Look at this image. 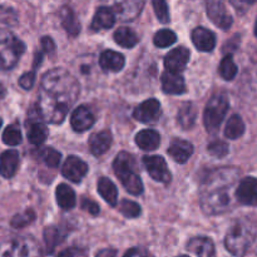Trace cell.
Listing matches in <instances>:
<instances>
[{
	"mask_svg": "<svg viewBox=\"0 0 257 257\" xmlns=\"http://www.w3.org/2000/svg\"><path fill=\"white\" fill-rule=\"evenodd\" d=\"M122 22H132L143 9V0H102Z\"/></svg>",
	"mask_w": 257,
	"mask_h": 257,
	"instance_id": "obj_8",
	"label": "cell"
},
{
	"mask_svg": "<svg viewBox=\"0 0 257 257\" xmlns=\"http://www.w3.org/2000/svg\"><path fill=\"white\" fill-rule=\"evenodd\" d=\"M190 60V50L186 47H178L171 50L165 57L166 69L173 73H181L185 70Z\"/></svg>",
	"mask_w": 257,
	"mask_h": 257,
	"instance_id": "obj_16",
	"label": "cell"
},
{
	"mask_svg": "<svg viewBox=\"0 0 257 257\" xmlns=\"http://www.w3.org/2000/svg\"><path fill=\"white\" fill-rule=\"evenodd\" d=\"M143 165L155 181L168 185L171 182V172L162 156H145Z\"/></svg>",
	"mask_w": 257,
	"mask_h": 257,
	"instance_id": "obj_10",
	"label": "cell"
},
{
	"mask_svg": "<svg viewBox=\"0 0 257 257\" xmlns=\"http://www.w3.org/2000/svg\"><path fill=\"white\" fill-rule=\"evenodd\" d=\"M27 133L28 140L34 146H40L47 140L48 130L44 123H43V118L39 114V112L35 117L29 114V118L27 119Z\"/></svg>",
	"mask_w": 257,
	"mask_h": 257,
	"instance_id": "obj_15",
	"label": "cell"
},
{
	"mask_svg": "<svg viewBox=\"0 0 257 257\" xmlns=\"http://www.w3.org/2000/svg\"><path fill=\"white\" fill-rule=\"evenodd\" d=\"M187 251L192 255L202 257H211L216 253L215 245L208 237L191 238L187 243Z\"/></svg>",
	"mask_w": 257,
	"mask_h": 257,
	"instance_id": "obj_22",
	"label": "cell"
},
{
	"mask_svg": "<svg viewBox=\"0 0 257 257\" xmlns=\"http://www.w3.org/2000/svg\"><path fill=\"white\" fill-rule=\"evenodd\" d=\"M161 113H162V108H161V103L155 98L145 100L141 103L133 112V117L141 123H155L160 119Z\"/></svg>",
	"mask_w": 257,
	"mask_h": 257,
	"instance_id": "obj_11",
	"label": "cell"
},
{
	"mask_svg": "<svg viewBox=\"0 0 257 257\" xmlns=\"http://www.w3.org/2000/svg\"><path fill=\"white\" fill-rule=\"evenodd\" d=\"M3 142L8 146H18L22 143V131L18 124H10L3 133Z\"/></svg>",
	"mask_w": 257,
	"mask_h": 257,
	"instance_id": "obj_35",
	"label": "cell"
},
{
	"mask_svg": "<svg viewBox=\"0 0 257 257\" xmlns=\"http://www.w3.org/2000/svg\"><path fill=\"white\" fill-rule=\"evenodd\" d=\"M68 235V230L62 226H50L44 230V241L47 245L48 251L52 252L59 243L65 240Z\"/></svg>",
	"mask_w": 257,
	"mask_h": 257,
	"instance_id": "obj_26",
	"label": "cell"
},
{
	"mask_svg": "<svg viewBox=\"0 0 257 257\" xmlns=\"http://www.w3.org/2000/svg\"><path fill=\"white\" fill-rule=\"evenodd\" d=\"M98 192L102 196L103 200L110 205L112 207L117 206L118 201V190L114 183L107 177H102L98 181Z\"/></svg>",
	"mask_w": 257,
	"mask_h": 257,
	"instance_id": "obj_29",
	"label": "cell"
},
{
	"mask_svg": "<svg viewBox=\"0 0 257 257\" xmlns=\"http://www.w3.org/2000/svg\"><path fill=\"white\" fill-rule=\"evenodd\" d=\"M135 158L131 153L120 152L113 162V170L125 190L131 195L138 196L143 192V183L140 176L136 173Z\"/></svg>",
	"mask_w": 257,
	"mask_h": 257,
	"instance_id": "obj_3",
	"label": "cell"
},
{
	"mask_svg": "<svg viewBox=\"0 0 257 257\" xmlns=\"http://www.w3.org/2000/svg\"><path fill=\"white\" fill-rule=\"evenodd\" d=\"M95 122V117L93 110L90 109L88 105L82 104L79 107L75 108V110L73 112L72 117H70V124H72L73 130L75 132H85V131L89 130Z\"/></svg>",
	"mask_w": 257,
	"mask_h": 257,
	"instance_id": "obj_14",
	"label": "cell"
},
{
	"mask_svg": "<svg viewBox=\"0 0 257 257\" xmlns=\"http://www.w3.org/2000/svg\"><path fill=\"white\" fill-rule=\"evenodd\" d=\"M5 88H4V85L2 84V83H0V99H2V98H4V95H5Z\"/></svg>",
	"mask_w": 257,
	"mask_h": 257,
	"instance_id": "obj_49",
	"label": "cell"
},
{
	"mask_svg": "<svg viewBox=\"0 0 257 257\" xmlns=\"http://www.w3.org/2000/svg\"><path fill=\"white\" fill-rule=\"evenodd\" d=\"M240 170L221 167L208 171L200 188V205L203 213L217 216L227 213L235 207L236 190L240 181Z\"/></svg>",
	"mask_w": 257,
	"mask_h": 257,
	"instance_id": "obj_2",
	"label": "cell"
},
{
	"mask_svg": "<svg viewBox=\"0 0 257 257\" xmlns=\"http://www.w3.org/2000/svg\"><path fill=\"white\" fill-rule=\"evenodd\" d=\"M112 145V133L109 131H100L89 138V150L94 156H102L109 150Z\"/></svg>",
	"mask_w": 257,
	"mask_h": 257,
	"instance_id": "obj_23",
	"label": "cell"
},
{
	"mask_svg": "<svg viewBox=\"0 0 257 257\" xmlns=\"http://www.w3.org/2000/svg\"><path fill=\"white\" fill-rule=\"evenodd\" d=\"M39 245L29 237H13L0 240V256H38Z\"/></svg>",
	"mask_w": 257,
	"mask_h": 257,
	"instance_id": "obj_7",
	"label": "cell"
},
{
	"mask_svg": "<svg viewBox=\"0 0 257 257\" xmlns=\"http://www.w3.org/2000/svg\"><path fill=\"white\" fill-rule=\"evenodd\" d=\"M114 42L123 48H133L138 43V35L131 28L122 27L114 33Z\"/></svg>",
	"mask_w": 257,
	"mask_h": 257,
	"instance_id": "obj_31",
	"label": "cell"
},
{
	"mask_svg": "<svg viewBox=\"0 0 257 257\" xmlns=\"http://www.w3.org/2000/svg\"><path fill=\"white\" fill-rule=\"evenodd\" d=\"M197 118V109L191 102L183 103L177 113V122L183 130H191L195 125Z\"/></svg>",
	"mask_w": 257,
	"mask_h": 257,
	"instance_id": "obj_28",
	"label": "cell"
},
{
	"mask_svg": "<svg viewBox=\"0 0 257 257\" xmlns=\"http://www.w3.org/2000/svg\"><path fill=\"white\" fill-rule=\"evenodd\" d=\"M85 251L84 250H79V248H75V247H72L69 248V250H65V251H62V252L59 253V256H83L85 255Z\"/></svg>",
	"mask_w": 257,
	"mask_h": 257,
	"instance_id": "obj_46",
	"label": "cell"
},
{
	"mask_svg": "<svg viewBox=\"0 0 257 257\" xmlns=\"http://www.w3.org/2000/svg\"><path fill=\"white\" fill-rule=\"evenodd\" d=\"M60 20H62V25L68 34L72 35V37H77L79 34L80 23L78 22L70 8H63L62 12H60Z\"/></svg>",
	"mask_w": 257,
	"mask_h": 257,
	"instance_id": "obj_30",
	"label": "cell"
},
{
	"mask_svg": "<svg viewBox=\"0 0 257 257\" xmlns=\"http://www.w3.org/2000/svg\"><path fill=\"white\" fill-rule=\"evenodd\" d=\"M177 37H176L175 33L170 29H162L160 32H157L153 37V43H155L156 47L158 48H167L171 47L172 44H175Z\"/></svg>",
	"mask_w": 257,
	"mask_h": 257,
	"instance_id": "obj_34",
	"label": "cell"
},
{
	"mask_svg": "<svg viewBox=\"0 0 257 257\" xmlns=\"http://www.w3.org/2000/svg\"><path fill=\"white\" fill-rule=\"evenodd\" d=\"M136 143L143 151L157 150L161 143L160 133L155 130H143L136 136Z\"/></svg>",
	"mask_w": 257,
	"mask_h": 257,
	"instance_id": "obj_25",
	"label": "cell"
},
{
	"mask_svg": "<svg viewBox=\"0 0 257 257\" xmlns=\"http://www.w3.org/2000/svg\"><path fill=\"white\" fill-rule=\"evenodd\" d=\"M25 45L22 40L10 33L0 34V70H9L15 67L24 53Z\"/></svg>",
	"mask_w": 257,
	"mask_h": 257,
	"instance_id": "obj_5",
	"label": "cell"
},
{
	"mask_svg": "<svg viewBox=\"0 0 257 257\" xmlns=\"http://www.w3.org/2000/svg\"><path fill=\"white\" fill-rule=\"evenodd\" d=\"M153 9L158 20L163 24H167L170 22V12H168V5L166 0H152Z\"/></svg>",
	"mask_w": 257,
	"mask_h": 257,
	"instance_id": "obj_40",
	"label": "cell"
},
{
	"mask_svg": "<svg viewBox=\"0 0 257 257\" xmlns=\"http://www.w3.org/2000/svg\"><path fill=\"white\" fill-rule=\"evenodd\" d=\"M207 15L213 24L223 30L230 29L232 25V17L225 7V0H205Z\"/></svg>",
	"mask_w": 257,
	"mask_h": 257,
	"instance_id": "obj_9",
	"label": "cell"
},
{
	"mask_svg": "<svg viewBox=\"0 0 257 257\" xmlns=\"http://www.w3.org/2000/svg\"><path fill=\"white\" fill-rule=\"evenodd\" d=\"M142 256V255H147V251L145 250H140V248H132V250L127 251L124 253V256Z\"/></svg>",
	"mask_w": 257,
	"mask_h": 257,
	"instance_id": "obj_47",
	"label": "cell"
},
{
	"mask_svg": "<svg viewBox=\"0 0 257 257\" xmlns=\"http://www.w3.org/2000/svg\"><path fill=\"white\" fill-rule=\"evenodd\" d=\"M62 173L67 180L78 183L88 173V165L77 156H69L63 165Z\"/></svg>",
	"mask_w": 257,
	"mask_h": 257,
	"instance_id": "obj_13",
	"label": "cell"
},
{
	"mask_svg": "<svg viewBox=\"0 0 257 257\" xmlns=\"http://www.w3.org/2000/svg\"><path fill=\"white\" fill-rule=\"evenodd\" d=\"M236 200L241 205L257 207V178L246 177L236 188Z\"/></svg>",
	"mask_w": 257,
	"mask_h": 257,
	"instance_id": "obj_12",
	"label": "cell"
},
{
	"mask_svg": "<svg viewBox=\"0 0 257 257\" xmlns=\"http://www.w3.org/2000/svg\"><path fill=\"white\" fill-rule=\"evenodd\" d=\"M125 64L123 54L114 50H104L99 57V65L104 72H119Z\"/></svg>",
	"mask_w": 257,
	"mask_h": 257,
	"instance_id": "obj_21",
	"label": "cell"
},
{
	"mask_svg": "<svg viewBox=\"0 0 257 257\" xmlns=\"http://www.w3.org/2000/svg\"><path fill=\"white\" fill-rule=\"evenodd\" d=\"M228 99L222 94L213 95L208 100L203 113V124L210 133H216L228 110Z\"/></svg>",
	"mask_w": 257,
	"mask_h": 257,
	"instance_id": "obj_6",
	"label": "cell"
},
{
	"mask_svg": "<svg viewBox=\"0 0 257 257\" xmlns=\"http://www.w3.org/2000/svg\"><path fill=\"white\" fill-rule=\"evenodd\" d=\"M82 208L84 211H88V212L93 216H97L98 213L100 212V208H99V206H98V203L94 202V201L89 200V198H83Z\"/></svg>",
	"mask_w": 257,
	"mask_h": 257,
	"instance_id": "obj_44",
	"label": "cell"
},
{
	"mask_svg": "<svg viewBox=\"0 0 257 257\" xmlns=\"http://www.w3.org/2000/svg\"><path fill=\"white\" fill-rule=\"evenodd\" d=\"M55 196H57V203L62 210H72L77 203V198H75V192L73 191L72 187H69L65 183H60L55 191Z\"/></svg>",
	"mask_w": 257,
	"mask_h": 257,
	"instance_id": "obj_27",
	"label": "cell"
},
{
	"mask_svg": "<svg viewBox=\"0 0 257 257\" xmlns=\"http://www.w3.org/2000/svg\"><path fill=\"white\" fill-rule=\"evenodd\" d=\"M218 73L225 80H232L237 74V65L233 62L232 57L230 54L226 55L220 63L218 67Z\"/></svg>",
	"mask_w": 257,
	"mask_h": 257,
	"instance_id": "obj_33",
	"label": "cell"
},
{
	"mask_svg": "<svg viewBox=\"0 0 257 257\" xmlns=\"http://www.w3.org/2000/svg\"><path fill=\"white\" fill-rule=\"evenodd\" d=\"M19 22L18 13L9 5H0V23L7 25H15Z\"/></svg>",
	"mask_w": 257,
	"mask_h": 257,
	"instance_id": "obj_38",
	"label": "cell"
},
{
	"mask_svg": "<svg viewBox=\"0 0 257 257\" xmlns=\"http://www.w3.org/2000/svg\"><path fill=\"white\" fill-rule=\"evenodd\" d=\"M42 47L44 49V52L47 53H52L54 50V42L50 37H43L42 38Z\"/></svg>",
	"mask_w": 257,
	"mask_h": 257,
	"instance_id": "obj_45",
	"label": "cell"
},
{
	"mask_svg": "<svg viewBox=\"0 0 257 257\" xmlns=\"http://www.w3.org/2000/svg\"><path fill=\"white\" fill-rule=\"evenodd\" d=\"M161 82H162L163 92L167 93V94L180 95L186 93V90H187L185 79H183L180 73H173L167 70L161 77Z\"/></svg>",
	"mask_w": 257,
	"mask_h": 257,
	"instance_id": "obj_17",
	"label": "cell"
},
{
	"mask_svg": "<svg viewBox=\"0 0 257 257\" xmlns=\"http://www.w3.org/2000/svg\"><path fill=\"white\" fill-rule=\"evenodd\" d=\"M257 2V0H230L231 4L233 5L237 13L240 14H245L246 12H248L251 7Z\"/></svg>",
	"mask_w": 257,
	"mask_h": 257,
	"instance_id": "obj_43",
	"label": "cell"
},
{
	"mask_svg": "<svg viewBox=\"0 0 257 257\" xmlns=\"http://www.w3.org/2000/svg\"><path fill=\"white\" fill-rule=\"evenodd\" d=\"M245 133V123L238 114H233L228 119L225 128V136L230 140H237Z\"/></svg>",
	"mask_w": 257,
	"mask_h": 257,
	"instance_id": "obj_32",
	"label": "cell"
},
{
	"mask_svg": "<svg viewBox=\"0 0 257 257\" xmlns=\"http://www.w3.org/2000/svg\"><path fill=\"white\" fill-rule=\"evenodd\" d=\"M193 153V146L188 141L173 140L168 147V155L177 163H186Z\"/></svg>",
	"mask_w": 257,
	"mask_h": 257,
	"instance_id": "obj_20",
	"label": "cell"
},
{
	"mask_svg": "<svg viewBox=\"0 0 257 257\" xmlns=\"http://www.w3.org/2000/svg\"><path fill=\"white\" fill-rule=\"evenodd\" d=\"M79 83L74 75L63 68L48 70L40 80L38 112L43 120L60 124L79 95Z\"/></svg>",
	"mask_w": 257,
	"mask_h": 257,
	"instance_id": "obj_1",
	"label": "cell"
},
{
	"mask_svg": "<svg viewBox=\"0 0 257 257\" xmlns=\"http://www.w3.org/2000/svg\"><path fill=\"white\" fill-rule=\"evenodd\" d=\"M192 43L200 52H211L216 47V37L211 30L197 27L192 32Z\"/></svg>",
	"mask_w": 257,
	"mask_h": 257,
	"instance_id": "obj_18",
	"label": "cell"
},
{
	"mask_svg": "<svg viewBox=\"0 0 257 257\" xmlns=\"http://www.w3.org/2000/svg\"><path fill=\"white\" fill-rule=\"evenodd\" d=\"M255 35L257 37V19H256V24H255Z\"/></svg>",
	"mask_w": 257,
	"mask_h": 257,
	"instance_id": "obj_50",
	"label": "cell"
},
{
	"mask_svg": "<svg viewBox=\"0 0 257 257\" xmlns=\"http://www.w3.org/2000/svg\"><path fill=\"white\" fill-rule=\"evenodd\" d=\"M35 220V213L33 210H27L23 213H18L13 217L10 225L14 228H24L25 226L30 225Z\"/></svg>",
	"mask_w": 257,
	"mask_h": 257,
	"instance_id": "obj_37",
	"label": "cell"
},
{
	"mask_svg": "<svg viewBox=\"0 0 257 257\" xmlns=\"http://www.w3.org/2000/svg\"><path fill=\"white\" fill-rule=\"evenodd\" d=\"M2 124H3V120H2V118H0V127H2Z\"/></svg>",
	"mask_w": 257,
	"mask_h": 257,
	"instance_id": "obj_51",
	"label": "cell"
},
{
	"mask_svg": "<svg viewBox=\"0 0 257 257\" xmlns=\"http://www.w3.org/2000/svg\"><path fill=\"white\" fill-rule=\"evenodd\" d=\"M19 153L15 150L5 151L0 155V175L4 178H12L19 167Z\"/></svg>",
	"mask_w": 257,
	"mask_h": 257,
	"instance_id": "obj_19",
	"label": "cell"
},
{
	"mask_svg": "<svg viewBox=\"0 0 257 257\" xmlns=\"http://www.w3.org/2000/svg\"><path fill=\"white\" fill-rule=\"evenodd\" d=\"M119 211L127 218H136L141 215V206L130 200H123L119 205Z\"/></svg>",
	"mask_w": 257,
	"mask_h": 257,
	"instance_id": "obj_39",
	"label": "cell"
},
{
	"mask_svg": "<svg viewBox=\"0 0 257 257\" xmlns=\"http://www.w3.org/2000/svg\"><path fill=\"white\" fill-rule=\"evenodd\" d=\"M207 151L211 156H213V157L223 158L225 156H227L230 148H228L227 143L223 142V141H213V142H211L210 145H208Z\"/></svg>",
	"mask_w": 257,
	"mask_h": 257,
	"instance_id": "obj_41",
	"label": "cell"
},
{
	"mask_svg": "<svg viewBox=\"0 0 257 257\" xmlns=\"http://www.w3.org/2000/svg\"><path fill=\"white\" fill-rule=\"evenodd\" d=\"M35 83V69L32 70V72L24 73V74L20 77L19 84L23 89H32L33 85Z\"/></svg>",
	"mask_w": 257,
	"mask_h": 257,
	"instance_id": "obj_42",
	"label": "cell"
},
{
	"mask_svg": "<svg viewBox=\"0 0 257 257\" xmlns=\"http://www.w3.org/2000/svg\"><path fill=\"white\" fill-rule=\"evenodd\" d=\"M40 158L43 160V162L50 168H57L59 166L60 160H62V155H60L58 151H55L54 148H45L40 153Z\"/></svg>",
	"mask_w": 257,
	"mask_h": 257,
	"instance_id": "obj_36",
	"label": "cell"
},
{
	"mask_svg": "<svg viewBox=\"0 0 257 257\" xmlns=\"http://www.w3.org/2000/svg\"><path fill=\"white\" fill-rule=\"evenodd\" d=\"M255 230L250 223L245 221L235 223L227 232L225 246L232 255L243 256L255 241Z\"/></svg>",
	"mask_w": 257,
	"mask_h": 257,
	"instance_id": "obj_4",
	"label": "cell"
},
{
	"mask_svg": "<svg viewBox=\"0 0 257 257\" xmlns=\"http://www.w3.org/2000/svg\"><path fill=\"white\" fill-rule=\"evenodd\" d=\"M115 23V15L112 10L108 7H100L99 9L95 12L94 17L92 20V27L93 30H105L110 29Z\"/></svg>",
	"mask_w": 257,
	"mask_h": 257,
	"instance_id": "obj_24",
	"label": "cell"
},
{
	"mask_svg": "<svg viewBox=\"0 0 257 257\" xmlns=\"http://www.w3.org/2000/svg\"><path fill=\"white\" fill-rule=\"evenodd\" d=\"M115 255H117V251L114 250H103L97 253V256H115Z\"/></svg>",
	"mask_w": 257,
	"mask_h": 257,
	"instance_id": "obj_48",
	"label": "cell"
}]
</instances>
